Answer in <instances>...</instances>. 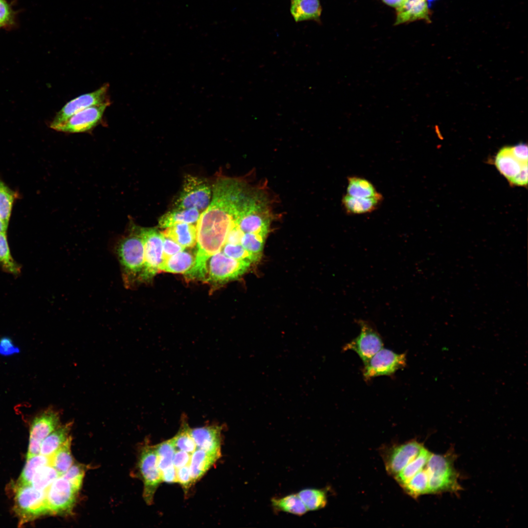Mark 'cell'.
I'll return each mask as SVG.
<instances>
[{
    "label": "cell",
    "instance_id": "6da1fadb",
    "mask_svg": "<svg viewBox=\"0 0 528 528\" xmlns=\"http://www.w3.org/2000/svg\"><path fill=\"white\" fill-rule=\"evenodd\" d=\"M261 182L250 175L248 178H223L215 183L211 202L197 222V266H205L209 258L220 251Z\"/></svg>",
    "mask_w": 528,
    "mask_h": 528
},
{
    "label": "cell",
    "instance_id": "7a4b0ae2",
    "mask_svg": "<svg viewBox=\"0 0 528 528\" xmlns=\"http://www.w3.org/2000/svg\"><path fill=\"white\" fill-rule=\"evenodd\" d=\"M114 251L120 264L124 286L126 288H132L138 284L144 262L143 242L137 226H130L128 234L117 242Z\"/></svg>",
    "mask_w": 528,
    "mask_h": 528
},
{
    "label": "cell",
    "instance_id": "3957f363",
    "mask_svg": "<svg viewBox=\"0 0 528 528\" xmlns=\"http://www.w3.org/2000/svg\"><path fill=\"white\" fill-rule=\"evenodd\" d=\"M454 454L451 453L431 454L425 465L428 476V494L456 493L462 489L458 481L459 474L454 466Z\"/></svg>",
    "mask_w": 528,
    "mask_h": 528
},
{
    "label": "cell",
    "instance_id": "277c9868",
    "mask_svg": "<svg viewBox=\"0 0 528 528\" xmlns=\"http://www.w3.org/2000/svg\"><path fill=\"white\" fill-rule=\"evenodd\" d=\"M14 510L21 524L51 514L46 500V489L39 490L31 484L16 485Z\"/></svg>",
    "mask_w": 528,
    "mask_h": 528
},
{
    "label": "cell",
    "instance_id": "5b68a950",
    "mask_svg": "<svg viewBox=\"0 0 528 528\" xmlns=\"http://www.w3.org/2000/svg\"><path fill=\"white\" fill-rule=\"evenodd\" d=\"M144 250L143 269L138 279V284L149 282L156 273L163 260V238L160 232L154 228L138 227Z\"/></svg>",
    "mask_w": 528,
    "mask_h": 528
},
{
    "label": "cell",
    "instance_id": "8992f818",
    "mask_svg": "<svg viewBox=\"0 0 528 528\" xmlns=\"http://www.w3.org/2000/svg\"><path fill=\"white\" fill-rule=\"evenodd\" d=\"M137 468L144 484V500L147 505H150L156 489L162 482L155 445H145L141 448Z\"/></svg>",
    "mask_w": 528,
    "mask_h": 528
},
{
    "label": "cell",
    "instance_id": "52a82bcc",
    "mask_svg": "<svg viewBox=\"0 0 528 528\" xmlns=\"http://www.w3.org/2000/svg\"><path fill=\"white\" fill-rule=\"evenodd\" d=\"M209 259L205 281L212 283L222 284L235 280L245 273L251 264L246 261L228 257L221 251Z\"/></svg>",
    "mask_w": 528,
    "mask_h": 528
},
{
    "label": "cell",
    "instance_id": "ba28073f",
    "mask_svg": "<svg viewBox=\"0 0 528 528\" xmlns=\"http://www.w3.org/2000/svg\"><path fill=\"white\" fill-rule=\"evenodd\" d=\"M211 189L202 178L187 175L184 177L180 193L175 202V208H196L204 210L211 199Z\"/></svg>",
    "mask_w": 528,
    "mask_h": 528
},
{
    "label": "cell",
    "instance_id": "9c48e42d",
    "mask_svg": "<svg viewBox=\"0 0 528 528\" xmlns=\"http://www.w3.org/2000/svg\"><path fill=\"white\" fill-rule=\"evenodd\" d=\"M362 373L365 380L380 375H391L406 366L405 353L398 354L383 348L364 363Z\"/></svg>",
    "mask_w": 528,
    "mask_h": 528
},
{
    "label": "cell",
    "instance_id": "30bf717a",
    "mask_svg": "<svg viewBox=\"0 0 528 528\" xmlns=\"http://www.w3.org/2000/svg\"><path fill=\"white\" fill-rule=\"evenodd\" d=\"M357 323L360 328L359 334L347 344L343 350L355 352L364 363L383 348V343L371 322L360 319Z\"/></svg>",
    "mask_w": 528,
    "mask_h": 528
},
{
    "label": "cell",
    "instance_id": "8fae6325",
    "mask_svg": "<svg viewBox=\"0 0 528 528\" xmlns=\"http://www.w3.org/2000/svg\"><path fill=\"white\" fill-rule=\"evenodd\" d=\"M110 105V101L108 100L102 104L87 108L51 128L59 132L69 133L89 131L101 121L106 109Z\"/></svg>",
    "mask_w": 528,
    "mask_h": 528
},
{
    "label": "cell",
    "instance_id": "7c38bea8",
    "mask_svg": "<svg viewBox=\"0 0 528 528\" xmlns=\"http://www.w3.org/2000/svg\"><path fill=\"white\" fill-rule=\"evenodd\" d=\"M78 491L62 476L56 478L46 489V500L51 514L70 512Z\"/></svg>",
    "mask_w": 528,
    "mask_h": 528
},
{
    "label": "cell",
    "instance_id": "4fadbf2b",
    "mask_svg": "<svg viewBox=\"0 0 528 528\" xmlns=\"http://www.w3.org/2000/svg\"><path fill=\"white\" fill-rule=\"evenodd\" d=\"M423 446L413 440L386 450L383 458L387 473L394 477L418 455Z\"/></svg>",
    "mask_w": 528,
    "mask_h": 528
},
{
    "label": "cell",
    "instance_id": "5bb4252c",
    "mask_svg": "<svg viewBox=\"0 0 528 528\" xmlns=\"http://www.w3.org/2000/svg\"><path fill=\"white\" fill-rule=\"evenodd\" d=\"M109 88V84L105 83L95 91L81 95L69 101L57 112L50 124V127L64 122L87 108L110 100L107 97Z\"/></svg>",
    "mask_w": 528,
    "mask_h": 528
},
{
    "label": "cell",
    "instance_id": "9a60e30c",
    "mask_svg": "<svg viewBox=\"0 0 528 528\" xmlns=\"http://www.w3.org/2000/svg\"><path fill=\"white\" fill-rule=\"evenodd\" d=\"M59 413L49 408L36 416L30 428L29 438L42 441L56 429L60 424Z\"/></svg>",
    "mask_w": 528,
    "mask_h": 528
},
{
    "label": "cell",
    "instance_id": "2e32d148",
    "mask_svg": "<svg viewBox=\"0 0 528 528\" xmlns=\"http://www.w3.org/2000/svg\"><path fill=\"white\" fill-rule=\"evenodd\" d=\"M222 427L208 425L191 428V435L197 448L211 452L220 451Z\"/></svg>",
    "mask_w": 528,
    "mask_h": 528
},
{
    "label": "cell",
    "instance_id": "e0dca14e",
    "mask_svg": "<svg viewBox=\"0 0 528 528\" xmlns=\"http://www.w3.org/2000/svg\"><path fill=\"white\" fill-rule=\"evenodd\" d=\"M396 9L395 25L419 20L430 22L426 0H404Z\"/></svg>",
    "mask_w": 528,
    "mask_h": 528
},
{
    "label": "cell",
    "instance_id": "ac0fdd59",
    "mask_svg": "<svg viewBox=\"0 0 528 528\" xmlns=\"http://www.w3.org/2000/svg\"><path fill=\"white\" fill-rule=\"evenodd\" d=\"M221 457V451L211 452L197 448L191 454L189 468L194 484L199 480Z\"/></svg>",
    "mask_w": 528,
    "mask_h": 528
},
{
    "label": "cell",
    "instance_id": "d6986e66",
    "mask_svg": "<svg viewBox=\"0 0 528 528\" xmlns=\"http://www.w3.org/2000/svg\"><path fill=\"white\" fill-rule=\"evenodd\" d=\"M527 164L528 162H522L516 157L510 146L500 149L495 158L497 169L510 182Z\"/></svg>",
    "mask_w": 528,
    "mask_h": 528
},
{
    "label": "cell",
    "instance_id": "ffe728a7",
    "mask_svg": "<svg viewBox=\"0 0 528 528\" xmlns=\"http://www.w3.org/2000/svg\"><path fill=\"white\" fill-rule=\"evenodd\" d=\"M383 199V196L380 193L374 197L367 198H356L346 194L342 198V203L347 214L360 215L375 210Z\"/></svg>",
    "mask_w": 528,
    "mask_h": 528
},
{
    "label": "cell",
    "instance_id": "44dd1931",
    "mask_svg": "<svg viewBox=\"0 0 528 528\" xmlns=\"http://www.w3.org/2000/svg\"><path fill=\"white\" fill-rule=\"evenodd\" d=\"M290 11L296 22H320L322 7L319 0H292Z\"/></svg>",
    "mask_w": 528,
    "mask_h": 528
},
{
    "label": "cell",
    "instance_id": "7402d4cb",
    "mask_svg": "<svg viewBox=\"0 0 528 528\" xmlns=\"http://www.w3.org/2000/svg\"><path fill=\"white\" fill-rule=\"evenodd\" d=\"M161 233L163 236L171 239L184 248L193 247L197 243V225L193 223H176L165 228Z\"/></svg>",
    "mask_w": 528,
    "mask_h": 528
},
{
    "label": "cell",
    "instance_id": "603a6c76",
    "mask_svg": "<svg viewBox=\"0 0 528 528\" xmlns=\"http://www.w3.org/2000/svg\"><path fill=\"white\" fill-rule=\"evenodd\" d=\"M195 259L190 252L184 250L163 259L159 271L173 273H185L193 266Z\"/></svg>",
    "mask_w": 528,
    "mask_h": 528
},
{
    "label": "cell",
    "instance_id": "cb8c5ba5",
    "mask_svg": "<svg viewBox=\"0 0 528 528\" xmlns=\"http://www.w3.org/2000/svg\"><path fill=\"white\" fill-rule=\"evenodd\" d=\"M199 216V211L196 208L174 209L160 217L158 225L161 228H166L178 223H195Z\"/></svg>",
    "mask_w": 528,
    "mask_h": 528
},
{
    "label": "cell",
    "instance_id": "d4e9b609",
    "mask_svg": "<svg viewBox=\"0 0 528 528\" xmlns=\"http://www.w3.org/2000/svg\"><path fill=\"white\" fill-rule=\"evenodd\" d=\"M72 425L70 422L59 426L47 436L42 442L40 454L51 457L68 437Z\"/></svg>",
    "mask_w": 528,
    "mask_h": 528
},
{
    "label": "cell",
    "instance_id": "484cf974",
    "mask_svg": "<svg viewBox=\"0 0 528 528\" xmlns=\"http://www.w3.org/2000/svg\"><path fill=\"white\" fill-rule=\"evenodd\" d=\"M432 453L423 446L418 455L394 477L401 486L407 483L426 465Z\"/></svg>",
    "mask_w": 528,
    "mask_h": 528
},
{
    "label": "cell",
    "instance_id": "4316f807",
    "mask_svg": "<svg viewBox=\"0 0 528 528\" xmlns=\"http://www.w3.org/2000/svg\"><path fill=\"white\" fill-rule=\"evenodd\" d=\"M271 505L275 510L302 516L308 511L297 494H291L281 498H273Z\"/></svg>",
    "mask_w": 528,
    "mask_h": 528
},
{
    "label": "cell",
    "instance_id": "83f0119b",
    "mask_svg": "<svg viewBox=\"0 0 528 528\" xmlns=\"http://www.w3.org/2000/svg\"><path fill=\"white\" fill-rule=\"evenodd\" d=\"M379 194L369 180L357 176L348 178L347 195L356 198H367L374 197Z\"/></svg>",
    "mask_w": 528,
    "mask_h": 528
},
{
    "label": "cell",
    "instance_id": "f1b7e54d",
    "mask_svg": "<svg viewBox=\"0 0 528 528\" xmlns=\"http://www.w3.org/2000/svg\"><path fill=\"white\" fill-rule=\"evenodd\" d=\"M71 437L68 436L63 444L50 457V465L61 476L74 463L70 450Z\"/></svg>",
    "mask_w": 528,
    "mask_h": 528
},
{
    "label": "cell",
    "instance_id": "f546056e",
    "mask_svg": "<svg viewBox=\"0 0 528 528\" xmlns=\"http://www.w3.org/2000/svg\"><path fill=\"white\" fill-rule=\"evenodd\" d=\"M297 494L308 511L323 508L327 503L326 492L324 489L306 488L300 490Z\"/></svg>",
    "mask_w": 528,
    "mask_h": 528
},
{
    "label": "cell",
    "instance_id": "4dcf8cb0",
    "mask_svg": "<svg viewBox=\"0 0 528 528\" xmlns=\"http://www.w3.org/2000/svg\"><path fill=\"white\" fill-rule=\"evenodd\" d=\"M401 487L408 495L414 499L428 494V476L425 466Z\"/></svg>",
    "mask_w": 528,
    "mask_h": 528
},
{
    "label": "cell",
    "instance_id": "1f68e13d",
    "mask_svg": "<svg viewBox=\"0 0 528 528\" xmlns=\"http://www.w3.org/2000/svg\"><path fill=\"white\" fill-rule=\"evenodd\" d=\"M191 428L185 418L182 419L179 430L171 439L176 451L182 450L192 454L197 446L191 435Z\"/></svg>",
    "mask_w": 528,
    "mask_h": 528
},
{
    "label": "cell",
    "instance_id": "d6a6232c",
    "mask_svg": "<svg viewBox=\"0 0 528 528\" xmlns=\"http://www.w3.org/2000/svg\"><path fill=\"white\" fill-rule=\"evenodd\" d=\"M47 464H50V457L40 454L27 460L17 485L30 484L37 469Z\"/></svg>",
    "mask_w": 528,
    "mask_h": 528
},
{
    "label": "cell",
    "instance_id": "836d02e7",
    "mask_svg": "<svg viewBox=\"0 0 528 528\" xmlns=\"http://www.w3.org/2000/svg\"><path fill=\"white\" fill-rule=\"evenodd\" d=\"M59 472L50 464L40 467L35 472L30 484L39 490H46L51 483L60 476Z\"/></svg>",
    "mask_w": 528,
    "mask_h": 528
},
{
    "label": "cell",
    "instance_id": "e575fe53",
    "mask_svg": "<svg viewBox=\"0 0 528 528\" xmlns=\"http://www.w3.org/2000/svg\"><path fill=\"white\" fill-rule=\"evenodd\" d=\"M0 264L4 270L9 273L16 275L20 272V265L11 256L6 232L0 233Z\"/></svg>",
    "mask_w": 528,
    "mask_h": 528
},
{
    "label": "cell",
    "instance_id": "d590c367",
    "mask_svg": "<svg viewBox=\"0 0 528 528\" xmlns=\"http://www.w3.org/2000/svg\"><path fill=\"white\" fill-rule=\"evenodd\" d=\"M155 448L161 472L174 466L173 461L176 449L171 439L156 445Z\"/></svg>",
    "mask_w": 528,
    "mask_h": 528
},
{
    "label": "cell",
    "instance_id": "8d00e7d4",
    "mask_svg": "<svg viewBox=\"0 0 528 528\" xmlns=\"http://www.w3.org/2000/svg\"><path fill=\"white\" fill-rule=\"evenodd\" d=\"M15 197V193L0 180V218L7 224H8Z\"/></svg>",
    "mask_w": 528,
    "mask_h": 528
},
{
    "label": "cell",
    "instance_id": "74e56055",
    "mask_svg": "<svg viewBox=\"0 0 528 528\" xmlns=\"http://www.w3.org/2000/svg\"><path fill=\"white\" fill-rule=\"evenodd\" d=\"M221 250L228 257L236 260L246 261L251 263L258 261L261 256L248 252L241 244L225 243Z\"/></svg>",
    "mask_w": 528,
    "mask_h": 528
},
{
    "label": "cell",
    "instance_id": "f35d334b",
    "mask_svg": "<svg viewBox=\"0 0 528 528\" xmlns=\"http://www.w3.org/2000/svg\"><path fill=\"white\" fill-rule=\"evenodd\" d=\"M267 236L257 233H245L241 245L248 252L261 256Z\"/></svg>",
    "mask_w": 528,
    "mask_h": 528
},
{
    "label": "cell",
    "instance_id": "ab89813d",
    "mask_svg": "<svg viewBox=\"0 0 528 528\" xmlns=\"http://www.w3.org/2000/svg\"><path fill=\"white\" fill-rule=\"evenodd\" d=\"M85 470V468L82 464L73 463L61 476L67 480L79 491L82 484Z\"/></svg>",
    "mask_w": 528,
    "mask_h": 528
},
{
    "label": "cell",
    "instance_id": "60d3db41",
    "mask_svg": "<svg viewBox=\"0 0 528 528\" xmlns=\"http://www.w3.org/2000/svg\"><path fill=\"white\" fill-rule=\"evenodd\" d=\"M15 14L6 0H0V28L14 23Z\"/></svg>",
    "mask_w": 528,
    "mask_h": 528
},
{
    "label": "cell",
    "instance_id": "b9f144b4",
    "mask_svg": "<svg viewBox=\"0 0 528 528\" xmlns=\"http://www.w3.org/2000/svg\"><path fill=\"white\" fill-rule=\"evenodd\" d=\"M176 482L178 483L187 492L194 484L190 474L189 464L176 469Z\"/></svg>",
    "mask_w": 528,
    "mask_h": 528
},
{
    "label": "cell",
    "instance_id": "7bdbcfd3",
    "mask_svg": "<svg viewBox=\"0 0 528 528\" xmlns=\"http://www.w3.org/2000/svg\"><path fill=\"white\" fill-rule=\"evenodd\" d=\"M163 236V259L185 249L184 247L174 240L164 236Z\"/></svg>",
    "mask_w": 528,
    "mask_h": 528
},
{
    "label": "cell",
    "instance_id": "ee69618b",
    "mask_svg": "<svg viewBox=\"0 0 528 528\" xmlns=\"http://www.w3.org/2000/svg\"><path fill=\"white\" fill-rule=\"evenodd\" d=\"M20 350L15 345L12 340L8 336L0 338V355L10 356L19 353Z\"/></svg>",
    "mask_w": 528,
    "mask_h": 528
},
{
    "label": "cell",
    "instance_id": "f6af8a7d",
    "mask_svg": "<svg viewBox=\"0 0 528 528\" xmlns=\"http://www.w3.org/2000/svg\"><path fill=\"white\" fill-rule=\"evenodd\" d=\"M191 454L184 451L176 450L173 458V464L176 469L190 464Z\"/></svg>",
    "mask_w": 528,
    "mask_h": 528
},
{
    "label": "cell",
    "instance_id": "bcb514c9",
    "mask_svg": "<svg viewBox=\"0 0 528 528\" xmlns=\"http://www.w3.org/2000/svg\"><path fill=\"white\" fill-rule=\"evenodd\" d=\"M512 152L516 157L523 162H528V146L524 143H519L511 147Z\"/></svg>",
    "mask_w": 528,
    "mask_h": 528
},
{
    "label": "cell",
    "instance_id": "7dc6e473",
    "mask_svg": "<svg viewBox=\"0 0 528 528\" xmlns=\"http://www.w3.org/2000/svg\"><path fill=\"white\" fill-rule=\"evenodd\" d=\"M510 183L519 186L528 184V164L525 165L518 174L510 181Z\"/></svg>",
    "mask_w": 528,
    "mask_h": 528
},
{
    "label": "cell",
    "instance_id": "c3c4849f",
    "mask_svg": "<svg viewBox=\"0 0 528 528\" xmlns=\"http://www.w3.org/2000/svg\"><path fill=\"white\" fill-rule=\"evenodd\" d=\"M42 441L29 438L27 460L40 454Z\"/></svg>",
    "mask_w": 528,
    "mask_h": 528
},
{
    "label": "cell",
    "instance_id": "681fc988",
    "mask_svg": "<svg viewBox=\"0 0 528 528\" xmlns=\"http://www.w3.org/2000/svg\"><path fill=\"white\" fill-rule=\"evenodd\" d=\"M386 4L397 8L400 6L404 0H382Z\"/></svg>",
    "mask_w": 528,
    "mask_h": 528
},
{
    "label": "cell",
    "instance_id": "f907efd6",
    "mask_svg": "<svg viewBox=\"0 0 528 528\" xmlns=\"http://www.w3.org/2000/svg\"><path fill=\"white\" fill-rule=\"evenodd\" d=\"M8 225L5 223L0 218V233L6 232Z\"/></svg>",
    "mask_w": 528,
    "mask_h": 528
},
{
    "label": "cell",
    "instance_id": "816d5d0a",
    "mask_svg": "<svg viewBox=\"0 0 528 528\" xmlns=\"http://www.w3.org/2000/svg\"><path fill=\"white\" fill-rule=\"evenodd\" d=\"M428 0V1H432L433 0Z\"/></svg>",
    "mask_w": 528,
    "mask_h": 528
},
{
    "label": "cell",
    "instance_id": "f5cc1de1",
    "mask_svg": "<svg viewBox=\"0 0 528 528\" xmlns=\"http://www.w3.org/2000/svg\"></svg>",
    "mask_w": 528,
    "mask_h": 528
}]
</instances>
